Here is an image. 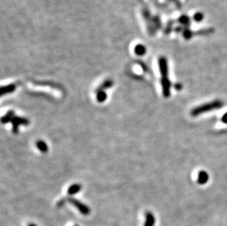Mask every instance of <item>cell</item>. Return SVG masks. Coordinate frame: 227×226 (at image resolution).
<instances>
[{
	"mask_svg": "<svg viewBox=\"0 0 227 226\" xmlns=\"http://www.w3.org/2000/svg\"><path fill=\"white\" fill-rule=\"evenodd\" d=\"M169 1H170V2H171L174 3V5L176 6V7H180V8L181 7H182V3L180 2V0H169Z\"/></svg>",
	"mask_w": 227,
	"mask_h": 226,
	"instance_id": "obj_20",
	"label": "cell"
},
{
	"mask_svg": "<svg viewBox=\"0 0 227 226\" xmlns=\"http://www.w3.org/2000/svg\"><path fill=\"white\" fill-rule=\"evenodd\" d=\"M82 186L79 184H74L73 185L70 186L68 189V194L69 195H74L78 193L81 190Z\"/></svg>",
	"mask_w": 227,
	"mask_h": 226,
	"instance_id": "obj_10",
	"label": "cell"
},
{
	"mask_svg": "<svg viewBox=\"0 0 227 226\" xmlns=\"http://www.w3.org/2000/svg\"><path fill=\"white\" fill-rule=\"evenodd\" d=\"M135 53H136L137 55L142 56L146 53V48L144 46H143V45H137V46L135 47Z\"/></svg>",
	"mask_w": 227,
	"mask_h": 226,
	"instance_id": "obj_18",
	"label": "cell"
},
{
	"mask_svg": "<svg viewBox=\"0 0 227 226\" xmlns=\"http://www.w3.org/2000/svg\"><path fill=\"white\" fill-rule=\"evenodd\" d=\"M221 122L225 124H227V113L224 114L221 118Z\"/></svg>",
	"mask_w": 227,
	"mask_h": 226,
	"instance_id": "obj_22",
	"label": "cell"
},
{
	"mask_svg": "<svg viewBox=\"0 0 227 226\" xmlns=\"http://www.w3.org/2000/svg\"><path fill=\"white\" fill-rule=\"evenodd\" d=\"M215 32V30L214 28H207V29H202V30H198L196 32H194L195 35H211Z\"/></svg>",
	"mask_w": 227,
	"mask_h": 226,
	"instance_id": "obj_11",
	"label": "cell"
},
{
	"mask_svg": "<svg viewBox=\"0 0 227 226\" xmlns=\"http://www.w3.org/2000/svg\"><path fill=\"white\" fill-rule=\"evenodd\" d=\"M14 117H15V116H14V112L9 111L5 116H4V117H2V123H9L10 121L11 122L12 119Z\"/></svg>",
	"mask_w": 227,
	"mask_h": 226,
	"instance_id": "obj_14",
	"label": "cell"
},
{
	"mask_svg": "<svg viewBox=\"0 0 227 226\" xmlns=\"http://www.w3.org/2000/svg\"><path fill=\"white\" fill-rule=\"evenodd\" d=\"M178 22L184 28H189L190 25V18L187 15H182L178 18Z\"/></svg>",
	"mask_w": 227,
	"mask_h": 226,
	"instance_id": "obj_7",
	"label": "cell"
},
{
	"mask_svg": "<svg viewBox=\"0 0 227 226\" xmlns=\"http://www.w3.org/2000/svg\"><path fill=\"white\" fill-rule=\"evenodd\" d=\"M182 34L183 38H184L186 41L190 40V39L195 35L194 32H193L192 30H190V28H185Z\"/></svg>",
	"mask_w": 227,
	"mask_h": 226,
	"instance_id": "obj_12",
	"label": "cell"
},
{
	"mask_svg": "<svg viewBox=\"0 0 227 226\" xmlns=\"http://www.w3.org/2000/svg\"><path fill=\"white\" fill-rule=\"evenodd\" d=\"M68 202L70 204H72L73 206H74L75 208H76L77 210L80 211V212L83 215H89L90 214L91 210L89 209V207H87L86 205L82 204V202H80V200H76V199L70 198L68 199Z\"/></svg>",
	"mask_w": 227,
	"mask_h": 226,
	"instance_id": "obj_2",
	"label": "cell"
},
{
	"mask_svg": "<svg viewBox=\"0 0 227 226\" xmlns=\"http://www.w3.org/2000/svg\"><path fill=\"white\" fill-rule=\"evenodd\" d=\"M223 105H224V103H223L221 101L215 100L212 101V102L205 103V104L195 107L191 111L190 114L193 117H196V116H199L205 113L220 109L223 107Z\"/></svg>",
	"mask_w": 227,
	"mask_h": 226,
	"instance_id": "obj_1",
	"label": "cell"
},
{
	"mask_svg": "<svg viewBox=\"0 0 227 226\" xmlns=\"http://www.w3.org/2000/svg\"><path fill=\"white\" fill-rule=\"evenodd\" d=\"M174 88H176L177 90H181L182 89L183 87H182V84H180V83H177V84H175Z\"/></svg>",
	"mask_w": 227,
	"mask_h": 226,
	"instance_id": "obj_23",
	"label": "cell"
},
{
	"mask_svg": "<svg viewBox=\"0 0 227 226\" xmlns=\"http://www.w3.org/2000/svg\"><path fill=\"white\" fill-rule=\"evenodd\" d=\"M205 18V15L201 12H196V13L193 14V19L195 22H201Z\"/></svg>",
	"mask_w": 227,
	"mask_h": 226,
	"instance_id": "obj_17",
	"label": "cell"
},
{
	"mask_svg": "<svg viewBox=\"0 0 227 226\" xmlns=\"http://www.w3.org/2000/svg\"><path fill=\"white\" fill-rule=\"evenodd\" d=\"M160 70L161 73L162 77H168V66L167 59L164 57H161L159 59Z\"/></svg>",
	"mask_w": 227,
	"mask_h": 226,
	"instance_id": "obj_5",
	"label": "cell"
},
{
	"mask_svg": "<svg viewBox=\"0 0 227 226\" xmlns=\"http://www.w3.org/2000/svg\"><path fill=\"white\" fill-rule=\"evenodd\" d=\"M155 217L151 212H147L146 214V221L144 226H155Z\"/></svg>",
	"mask_w": 227,
	"mask_h": 226,
	"instance_id": "obj_8",
	"label": "cell"
},
{
	"mask_svg": "<svg viewBox=\"0 0 227 226\" xmlns=\"http://www.w3.org/2000/svg\"><path fill=\"white\" fill-rule=\"evenodd\" d=\"M174 22L173 21H170L168 23L167 26L165 29V34H169V33L171 32L172 29H173V26H174Z\"/></svg>",
	"mask_w": 227,
	"mask_h": 226,
	"instance_id": "obj_19",
	"label": "cell"
},
{
	"mask_svg": "<svg viewBox=\"0 0 227 226\" xmlns=\"http://www.w3.org/2000/svg\"><path fill=\"white\" fill-rule=\"evenodd\" d=\"M11 123H12V132L13 133L17 134L18 126L20 125H28L30 123V121L27 118H21V117H14L12 119Z\"/></svg>",
	"mask_w": 227,
	"mask_h": 226,
	"instance_id": "obj_3",
	"label": "cell"
},
{
	"mask_svg": "<svg viewBox=\"0 0 227 226\" xmlns=\"http://www.w3.org/2000/svg\"><path fill=\"white\" fill-rule=\"evenodd\" d=\"M36 146L37 147V148L39 149V151H41L42 153H47L48 151V146L47 145V143L43 140H38L36 142Z\"/></svg>",
	"mask_w": 227,
	"mask_h": 226,
	"instance_id": "obj_13",
	"label": "cell"
},
{
	"mask_svg": "<svg viewBox=\"0 0 227 226\" xmlns=\"http://www.w3.org/2000/svg\"><path fill=\"white\" fill-rule=\"evenodd\" d=\"M96 93H97L96 99L99 103H102L106 100V99H107V93H106L104 90L99 91V92H96Z\"/></svg>",
	"mask_w": 227,
	"mask_h": 226,
	"instance_id": "obj_16",
	"label": "cell"
},
{
	"mask_svg": "<svg viewBox=\"0 0 227 226\" xmlns=\"http://www.w3.org/2000/svg\"><path fill=\"white\" fill-rule=\"evenodd\" d=\"M184 29L185 28L183 27L182 26L180 25V26H176V27L174 29V30H175V32H177V33H180V32L182 33L183 30H184Z\"/></svg>",
	"mask_w": 227,
	"mask_h": 226,
	"instance_id": "obj_21",
	"label": "cell"
},
{
	"mask_svg": "<svg viewBox=\"0 0 227 226\" xmlns=\"http://www.w3.org/2000/svg\"><path fill=\"white\" fill-rule=\"evenodd\" d=\"M112 84H113V83H112V81H111V80L105 81V82L102 83V84H101V85L97 89L96 92H99V91H103V90L105 91V90H106V89L110 88V87H112Z\"/></svg>",
	"mask_w": 227,
	"mask_h": 226,
	"instance_id": "obj_15",
	"label": "cell"
},
{
	"mask_svg": "<svg viewBox=\"0 0 227 226\" xmlns=\"http://www.w3.org/2000/svg\"><path fill=\"white\" fill-rule=\"evenodd\" d=\"M15 89L16 86L14 84H9V85L2 87L1 89H0V96H3L4 95L13 92Z\"/></svg>",
	"mask_w": 227,
	"mask_h": 226,
	"instance_id": "obj_9",
	"label": "cell"
},
{
	"mask_svg": "<svg viewBox=\"0 0 227 226\" xmlns=\"http://www.w3.org/2000/svg\"><path fill=\"white\" fill-rule=\"evenodd\" d=\"M75 226H78V225H75Z\"/></svg>",
	"mask_w": 227,
	"mask_h": 226,
	"instance_id": "obj_25",
	"label": "cell"
},
{
	"mask_svg": "<svg viewBox=\"0 0 227 226\" xmlns=\"http://www.w3.org/2000/svg\"><path fill=\"white\" fill-rule=\"evenodd\" d=\"M198 183L201 185L205 184L207 182L209 181V175L207 172L205 171H201L198 173V178H197Z\"/></svg>",
	"mask_w": 227,
	"mask_h": 226,
	"instance_id": "obj_6",
	"label": "cell"
},
{
	"mask_svg": "<svg viewBox=\"0 0 227 226\" xmlns=\"http://www.w3.org/2000/svg\"><path fill=\"white\" fill-rule=\"evenodd\" d=\"M28 226H37V225H35V224H30Z\"/></svg>",
	"mask_w": 227,
	"mask_h": 226,
	"instance_id": "obj_24",
	"label": "cell"
},
{
	"mask_svg": "<svg viewBox=\"0 0 227 226\" xmlns=\"http://www.w3.org/2000/svg\"><path fill=\"white\" fill-rule=\"evenodd\" d=\"M161 84L163 96L165 98H168L170 95V87H171L170 81L168 79V77H162Z\"/></svg>",
	"mask_w": 227,
	"mask_h": 226,
	"instance_id": "obj_4",
	"label": "cell"
}]
</instances>
